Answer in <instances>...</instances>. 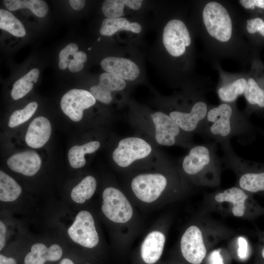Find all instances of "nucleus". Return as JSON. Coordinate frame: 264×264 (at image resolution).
<instances>
[{
  "instance_id": "f257e3e1",
  "label": "nucleus",
  "mask_w": 264,
  "mask_h": 264,
  "mask_svg": "<svg viewBox=\"0 0 264 264\" xmlns=\"http://www.w3.org/2000/svg\"><path fill=\"white\" fill-rule=\"evenodd\" d=\"M250 115L229 103H223L208 110L198 133L203 137L221 144L236 137L242 145L252 143L262 129L254 125Z\"/></svg>"
},
{
  "instance_id": "f03ea898",
  "label": "nucleus",
  "mask_w": 264,
  "mask_h": 264,
  "mask_svg": "<svg viewBox=\"0 0 264 264\" xmlns=\"http://www.w3.org/2000/svg\"><path fill=\"white\" fill-rule=\"evenodd\" d=\"M223 155L221 162L240 174L238 185L244 191L251 193L264 192V164L248 160L239 156L231 142L220 144Z\"/></svg>"
},
{
  "instance_id": "7ed1b4c3",
  "label": "nucleus",
  "mask_w": 264,
  "mask_h": 264,
  "mask_svg": "<svg viewBox=\"0 0 264 264\" xmlns=\"http://www.w3.org/2000/svg\"><path fill=\"white\" fill-rule=\"evenodd\" d=\"M217 143L209 141L194 145L182 159L183 171L190 176L212 174L216 176L220 168L221 159L217 154Z\"/></svg>"
},
{
  "instance_id": "20e7f679",
  "label": "nucleus",
  "mask_w": 264,
  "mask_h": 264,
  "mask_svg": "<svg viewBox=\"0 0 264 264\" xmlns=\"http://www.w3.org/2000/svg\"><path fill=\"white\" fill-rule=\"evenodd\" d=\"M202 18L206 30L212 37L221 42L230 39L232 21L223 6L216 1L208 2L203 8Z\"/></svg>"
},
{
  "instance_id": "39448f33",
  "label": "nucleus",
  "mask_w": 264,
  "mask_h": 264,
  "mask_svg": "<svg viewBox=\"0 0 264 264\" xmlns=\"http://www.w3.org/2000/svg\"><path fill=\"white\" fill-rule=\"evenodd\" d=\"M102 210L108 219L117 223H125L132 216V208L125 195L119 190L108 187L103 192Z\"/></svg>"
},
{
  "instance_id": "423d86ee",
  "label": "nucleus",
  "mask_w": 264,
  "mask_h": 264,
  "mask_svg": "<svg viewBox=\"0 0 264 264\" xmlns=\"http://www.w3.org/2000/svg\"><path fill=\"white\" fill-rule=\"evenodd\" d=\"M151 151V146L144 140L128 137L119 141L112 153V158L118 166L126 167L135 160L147 157Z\"/></svg>"
},
{
  "instance_id": "0eeeda50",
  "label": "nucleus",
  "mask_w": 264,
  "mask_h": 264,
  "mask_svg": "<svg viewBox=\"0 0 264 264\" xmlns=\"http://www.w3.org/2000/svg\"><path fill=\"white\" fill-rule=\"evenodd\" d=\"M68 236L76 243L87 248L95 247L99 242L93 218L88 211L83 210L77 215L67 230Z\"/></svg>"
},
{
  "instance_id": "6e6552de",
  "label": "nucleus",
  "mask_w": 264,
  "mask_h": 264,
  "mask_svg": "<svg viewBox=\"0 0 264 264\" xmlns=\"http://www.w3.org/2000/svg\"><path fill=\"white\" fill-rule=\"evenodd\" d=\"M162 40L167 51L174 57L183 54L186 47L191 43V36L185 24L176 19L167 22L163 29Z\"/></svg>"
},
{
  "instance_id": "1a4fd4ad",
  "label": "nucleus",
  "mask_w": 264,
  "mask_h": 264,
  "mask_svg": "<svg viewBox=\"0 0 264 264\" xmlns=\"http://www.w3.org/2000/svg\"><path fill=\"white\" fill-rule=\"evenodd\" d=\"M166 178L159 174H147L135 176L132 182V188L135 196L148 203L155 200L165 188Z\"/></svg>"
},
{
  "instance_id": "9d476101",
  "label": "nucleus",
  "mask_w": 264,
  "mask_h": 264,
  "mask_svg": "<svg viewBox=\"0 0 264 264\" xmlns=\"http://www.w3.org/2000/svg\"><path fill=\"white\" fill-rule=\"evenodd\" d=\"M96 99L90 92L82 89H72L62 97L60 105L63 112L75 122L80 121L83 110L94 105Z\"/></svg>"
},
{
  "instance_id": "9b49d317",
  "label": "nucleus",
  "mask_w": 264,
  "mask_h": 264,
  "mask_svg": "<svg viewBox=\"0 0 264 264\" xmlns=\"http://www.w3.org/2000/svg\"><path fill=\"white\" fill-rule=\"evenodd\" d=\"M180 248L185 260L192 264H200L206 256V249L202 233L196 226H190L183 234Z\"/></svg>"
},
{
  "instance_id": "f8f14e48",
  "label": "nucleus",
  "mask_w": 264,
  "mask_h": 264,
  "mask_svg": "<svg viewBox=\"0 0 264 264\" xmlns=\"http://www.w3.org/2000/svg\"><path fill=\"white\" fill-rule=\"evenodd\" d=\"M151 117L155 126L157 142L167 146L175 145L182 130L169 115L163 112H155L151 114Z\"/></svg>"
},
{
  "instance_id": "ddd939ff",
  "label": "nucleus",
  "mask_w": 264,
  "mask_h": 264,
  "mask_svg": "<svg viewBox=\"0 0 264 264\" xmlns=\"http://www.w3.org/2000/svg\"><path fill=\"white\" fill-rule=\"evenodd\" d=\"M208 110L206 102L199 100L194 104L191 113L174 110L171 111L169 115L184 132L198 133Z\"/></svg>"
},
{
  "instance_id": "4468645a",
  "label": "nucleus",
  "mask_w": 264,
  "mask_h": 264,
  "mask_svg": "<svg viewBox=\"0 0 264 264\" xmlns=\"http://www.w3.org/2000/svg\"><path fill=\"white\" fill-rule=\"evenodd\" d=\"M126 86L124 80L109 72L102 73L99 83L92 86L90 92L96 100L106 104H110L112 100L111 92L124 89Z\"/></svg>"
},
{
  "instance_id": "2eb2a0df",
  "label": "nucleus",
  "mask_w": 264,
  "mask_h": 264,
  "mask_svg": "<svg viewBox=\"0 0 264 264\" xmlns=\"http://www.w3.org/2000/svg\"><path fill=\"white\" fill-rule=\"evenodd\" d=\"M9 168L14 172L32 176L40 169L42 160L35 151H27L13 154L7 160Z\"/></svg>"
},
{
  "instance_id": "dca6fc26",
  "label": "nucleus",
  "mask_w": 264,
  "mask_h": 264,
  "mask_svg": "<svg viewBox=\"0 0 264 264\" xmlns=\"http://www.w3.org/2000/svg\"><path fill=\"white\" fill-rule=\"evenodd\" d=\"M101 67L109 72L123 80H134L140 74L137 65L129 59L121 57H108L100 63Z\"/></svg>"
},
{
  "instance_id": "f3484780",
  "label": "nucleus",
  "mask_w": 264,
  "mask_h": 264,
  "mask_svg": "<svg viewBox=\"0 0 264 264\" xmlns=\"http://www.w3.org/2000/svg\"><path fill=\"white\" fill-rule=\"evenodd\" d=\"M51 132L49 121L45 117L39 116L30 123L25 137L27 144L33 148L43 147L48 140Z\"/></svg>"
},
{
  "instance_id": "a211bd4d",
  "label": "nucleus",
  "mask_w": 264,
  "mask_h": 264,
  "mask_svg": "<svg viewBox=\"0 0 264 264\" xmlns=\"http://www.w3.org/2000/svg\"><path fill=\"white\" fill-rule=\"evenodd\" d=\"M30 250L24 258V264H44L46 261H57L63 255L62 249L57 244L47 247L43 243H37Z\"/></svg>"
},
{
  "instance_id": "6ab92c4d",
  "label": "nucleus",
  "mask_w": 264,
  "mask_h": 264,
  "mask_svg": "<svg viewBox=\"0 0 264 264\" xmlns=\"http://www.w3.org/2000/svg\"><path fill=\"white\" fill-rule=\"evenodd\" d=\"M165 241V236L159 231H153L147 236L141 247V256L145 263L153 264L159 259Z\"/></svg>"
},
{
  "instance_id": "aec40b11",
  "label": "nucleus",
  "mask_w": 264,
  "mask_h": 264,
  "mask_svg": "<svg viewBox=\"0 0 264 264\" xmlns=\"http://www.w3.org/2000/svg\"><path fill=\"white\" fill-rule=\"evenodd\" d=\"M244 95L248 106L245 112L249 115L255 113L264 117V86L250 77Z\"/></svg>"
},
{
  "instance_id": "412c9836",
  "label": "nucleus",
  "mask_w": 264,
  "mask_h": 264,
  "mask_svg": "<svg viewBox=\"0 0 264 264\" xmlns=\"http://www.w3.org/2000/svg\"><path fill=\"white\" fill-rule=\"evenodd\" d=\"M248 196L240 188L233 187L219 192L215 196V199L219 202H230L233 204L232 212L236 217H242L244 213L245 201Z\"/></svg>"
},
{
  "instance_id": "4be33fe9",
  "label": "nucleus",
  "mask_w": 264,
  "mask_h": 264,
  "mask_svg": "<svg viewBox=\"0 0 264 264\" xmlns=\"http://www.w3.org/2000/svg\"><path fill=\"white\" fill-rule=\"evenodd\" d=\"M141 26L137 22H131L125 18L105 19L100 29V33L103 36H112L118 31L126 30L134 33H139Z\"/></svg>"
},
{
  "instance_id": "5701e85b",
  "label": "nucleus",
  "mask_w": 264,
  "mask_h": 264,
  "mask_svg": "<svg viewBox=\"0 0 264 264\" xmlns=\"http://www.w3.org/2000/svg\"><path fill=\"white\" fill-rule=\"evenodd\" d=\"M100 142L97 141H90L81 146L72 147L68 153L69 164L73 168H80L86 164L85 154H91L100 147Z\"/></svg>"
},
{
  "instance_id": "b1692460",
  "label": "nucleus",
  "mask_w": 264,
  "mask_h": 264,
  "mask_svg": "<svg viewBox=\"0 0 264 264\" xmlns=\"http://www.w3.org/2000/svg\"><path fill=\"white\" fill-rule=\"evenodd\" d=\"M247 85L245 79L239 78L231 83L224 84L218 89L219 98L222 102L230 103L244 94Z\"/></svg>"
},
{
  "instance_id": "393cba45",
  "label": "nucleus",
  "mask_w": 264,
  "mask_h": 264,
  "mask_svg": "<svg viewBox=\"0 0 264 264\" xmlns=\"http://www.w3.org/2000/svg\"><path fill=\"white\" fill-rule=\"evenodd\" d=\"M3 3L10 11L28 8L39 17L45 16L48 10L46 2L42 0H4Z\"/></svg>"
},
{
  "instance_id": "a878e982",
  "label": "nucleus",
  "mask_w": 264,
  "mask_h": 264,
  "mask_svg": "<svg viewBox=\"0 0 264 264\" xmlns=\"http://www.w3.org/2000/svg\"><path fill=\"white\" fill-rule=\"evenodd\" d=\"M39 75V70L35 68L15 82L11 92L12 98L18 100L26 95L37 82Z\"/></svg>"
},
{
  "instance_id": "bb28decb",
  "label": "nucleus",
  "mask_w": 264,
  "mask_h": 264,
  "mask_svg": "<svg viewBox=\"0 0 264 264\" xmlns=\"http://www.w3.org/2000/svg\"><path fill=\"white\" fill-rule=\"evenodd\" d=\"M22 192L21 186L10 176L0 171V200L4 202L15 200Z\"/></svg>"
},
{
  "instance_id": "cd10ccee",
  "label": "nucleus",
  "mask_w": 264,
  "mask_h": 264,
  "mask_svg": "<svg viewBox=\"0 0 264 264\" xmlns=\"http://www.w3.org/2000/svg\"><path fill=\"white\" fill-rule=\"evenodd\" d=\"M96 185V180L94 177L91 176H86L72 189L71 192V199L76 203L85 202L93 196Z\"/></svg>"
},
{
  "instance_id": "c85d7f7f",
  "label": "nucleus",
  "mask_w": 264,
  "mask_h": 264,
  "mask_svg": "<svg viewBox=\"0 0 264 264\" xmlns=\"http://www.w3.org/2000/svg\"><path fill=\"white\" fill-rule=\"evenodd\" d=\"M0 28L16 37H23L26 34L22 23L10 12L0 10Z\"/></svg>"
},
{
  "instance_id": "c756f323",
  "label": "nucleus",
  "mask_w": 264,
  "mask_h": 264,
  "mask_svg": "<svg viewBox=\"0 0 264 264\" xmlns=\"http://www.w3.org/2000/svg\"><path fill=\"white\" fill-rule=\"evenodd\" d=\"M37 107L36 102H31L23 109L14 111L9 118V127L14 128L27 121L34 114Z\"/></svg>"
},
{
  "instance_id": "7c9ffc66",
  "label": "nucleus",
  "mask_w": 264,
  "mask_h": 264,
  "mask_svg": "<svg viewBox=\"0 0 264 264\" xmlns=\"http://www.w3.org/2000/svg\"><path fill=\"white\" fill-rule=\"evenodd\" d=\"M127 0H106L102 4L104 15L109 19L120 18L124 14V8L127 6Z\"/></svg>"
},
{
  "instance_id": "2f4dec72",
  "label": "nucleus",
  "mask_w": 264,
  "mask_h": 264,
  "mask_svg": "<svg viewBox=\"0 0 264 264\" xmlns=\"http://www.w3.org/2000/svg\"><path fill=\"white\" fill-rule=\"evenodd\" d=\"M78 50V45L74 43H71L61 50L59 56V66L60 69H65L68 67L69 63L72 59L71 57H72Z\"/></svg>"
},
{
  "instance_id": "473e14b6",
  "label": "nucleus",
  "mask_w": 264,
  "mask_h": 264,
  "mask_svg": "<svg viewBox=\"0 0 264 264\" xmlns=\"http://www.w3.org/2000/svg\"><path fill=\"white\" fill-rule=\"evenodd\" d=\"M246 28L250 34L258 33L264 37V21L261 18L257 17L247 20Z\"/></svg>"
},
{
  "instance_id": "72a5a7b5",
  "label": "nucleus",
  "mask_w": 264,
  "mask_h": 264,
  "mask_svg": "<svg viewBox=\"0 0 264 264\" xmlns=\"http://www.w3.org/2000/svg\"><path fill=\"white\" fill-rule=\"evenodd\" d=\"M239 2L247 9L254 10L256 7L264 9V0H241Z\"/></svg>"
},
{
  "instance_id": "f704fd0d",
  "label": "nucleus",
  "mask_w": 264,
  "mask_h": 264,
  "mask_svg": "<svg viewBox=\"0 0 264 264\" xmlns=\"http://www.w3.org/2000/svg\"><path fill=\"white\" fill-rule=\"evenodd\" d=\"M238 255L241 259H244L248 255V243L246 239L240 237L238 238Z\"/></svg>"
},
{
  "instance_id": "c9c22d12",
  "label": "nucleus",
  "mask_w": 264,
  "mask_h": 264,
  "mask_svg": "<svg viewBox=\"0 0 264 264\" xmlns=\"http://www.w3.org/2000/svg\"><path fill=\"white\" fill-rule=\"evenodd\" d=\"M220 252V250H216L210 254L209 257L210 264H224Z\"/></svg>"
},
{
  "instance_id": "e433bc0d",
  "label": "nucleus",
  "mask_w": 264,
  "mask_h": 264,
  "mask_svg": "<svg viewBox=\"0 0 264 264\" xmlns=\"http://www.w3.org/2000/svg\"><path fill=\"white\" fill-rule=\"evenodd\" d=\"M84 66V63L73 58L70 61L68 68L71 72L75 73L81 70L83 68Z\"/></svg>"
},
{
  "instance_id": "4c0bfd02",
  "label": "nucleus",
  "mask_w": 264,
  "mask_h": 264,
  "mask_svg": "<svg viewBox=\"0 0 264 264\" xmlns=\"http://www.w3.org/2000/svg\"><path fill=\"white\" fill-rule=\"evenodd\" d=\"M6 232L4 224L0 221V250H1L5 244V234Z\"/></svg>"
},
{
  "instance_id": "58836bf2",
  "label": "nucleus",
  "mask_w": 264,
  "mask_h": 264,
  "mask_svg": "<svg viewBox=\"0 0 264 264\" xmlns=\"http://www.w3.org/2000/svg\"><path fill=\"white\" fill-rule=\"evenodd\" d=\"M69 2L72 8L76 10H79L84 7L86 1L84 0H70Z\"/></svg>"
},
{
  "instance_id": "ea45409f",
  "label": "nucleus",
  "mask_w": 264,
  "mask_h": 264,
  "mask_svg": "<svg viewBox=\"0 0 264 264\" xmlns=\"http://www.w3.org/2000/svg\"><path fill=\"white\" fill-rule=\"evenodd\" d=\"M0 264H17V262L14 258L7 257L1 254L0 255Z\"/></svg>"
},
{
  "instance_id": "a19ab883",
  "label": "nucleus",
  "mask_w": 264,
  "mask_h": 264,
  "mask_svg": "<svg viewBox=\"0 0 264 264\" xmlns=\"http://www.w3.org/2000/svg\"><path fill=\"white\" fill-rule=\"evenodd\" d=\"M59 264H74V263L68 258L63 259Z\"/></svg>"
},
{
  "instance_id": "79ce46f5",
  "label": "nucleus",
  "mask_w": 264,
  "mask_h": 264,
  "mask_svg": "<svg viewBox=\"0 0 264 264\" xmlns=\"http://www.w3.org/2000/svg\"><path fill=\"white\" fill-rule=\"evenodd\" d=\"M262 255L263 257L264 258V248L262 250Z\"/></svg>"
},
{
  "instance_id": "37998d69",
  "label": "nucleus",
  "mask_w": 264,
  "mask_h": 264,
  "mask_svg": "<svg viewBox=\"0 0 264 264\" xmlns=\"http://www.w3.org/2000/svg\"><path fill=\"white\" fill-rule=\"evenodd\" d=\"M261 134V135H263V136H264V130H263V129H262V130Z\"/></svg>"
},
{
  "instance_id": "c03bdc74",
  "label": "nucleus",
  "mask_w": 264,
  "mask_h": 264,
  "mask_svg": "<svg viewBox=\"0 0 264 264\" xmlns=\"http://www.w3.org/2000/svg\"><path fill=\"white\" fill-rule=\"evenodd\" d=\"M100 40V38H99L98 39V41H99Z\"/></svg>"
}]
</instances>
